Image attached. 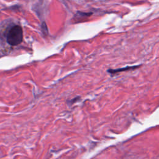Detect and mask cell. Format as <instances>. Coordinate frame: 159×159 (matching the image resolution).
Here are the masks:
<instances>
[{
  "mask_svg": "<svg viewBox=\"0 0 159 159\" xmlns=\"http://www.w3.org/2000/svg\"><path fill=\"white\" fill-rule=\"evenodd\" d=\"M23 39V31L22 27L19 25L12 26L6 34V42L12 46L20 44Z\"/></svg>",
  "mask_w": 159,
  "mask_h": 159,
  "instance_id": "1",
  "label": "cell"
},
{
  "mask_svg": "<svg viewBox=\"0 0 159 159\" xmlns=\"http://www.w3.org/2000/svg\"><path fill=\"white\" fill-rule=\"evenodd\" d=\"M139 66H126L125 68H119V69H116V70H112V69H109L107 70V71L111 74H114V73H119V72H121V71H127V70H132V69H135L137 68H138Z\"/></svg>",
  "mask_w": 159,
  "mask_h": 159,
  "instance_id": "2",
  "label": "cell"
},
{
  "mask_svg": "<svg viewBox=\"0 0 159 159\" xmlns=\"http://www.w3.org/2000/svg\"><path fill=\"white\" fill-rule=\"evenodd\" d=\"M42 32H43L44 34H47V25H46V24L45 22H43L42 24Z\"/></svg>",
  "mask_w": 159,
  "mask_h": 159,
  "instance_id": "3",
  "label": "cell"
}]
</instances>
